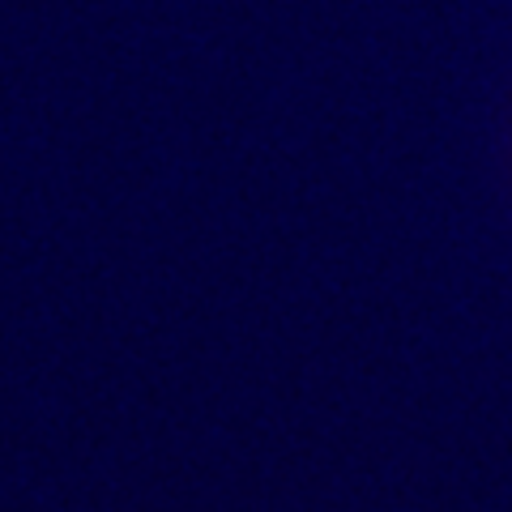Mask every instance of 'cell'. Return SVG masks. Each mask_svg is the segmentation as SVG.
I'll return each instance as SVG.
<instances>
[]
</instances>
